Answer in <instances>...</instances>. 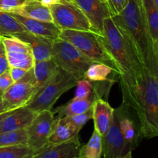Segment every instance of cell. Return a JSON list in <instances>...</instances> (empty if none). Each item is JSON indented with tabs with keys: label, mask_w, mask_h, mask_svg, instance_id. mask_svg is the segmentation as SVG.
<instances>
[{
	"label": "cell",
	"mask_w": 158,
	"mask_h": 158,
	"mask_svg": "<svg viewBox=\"0 0 158 158\" xmlns=\"http://www.w3.org/2000/svg\"><path fill=\"white\" fill-rule=\"evenodd\" d=\"M120 158H133L132 157V152H128L126 155H124L123 157H120Z\"/></svg>",
	"instance_id": "cell-40"
},
{
	"label": "cell",
	"mask_w": 158,
	"mask_h": 158,
	"mask_svg": "<svg viewBox=\"0 0 158 158\" xmlns=\"http://www.w3.org/2000/svg\"><path fill=\"white\" fill-rule=\"evenodd\" d=\"M12 36L17 37L29 46L35 61L52 58V49L54 42L52 40L34 35L28 31L19 32Z\"/></svg>",
	"instance_id": "cell-15"
},
{
	"label": "cell",
	"mask_w": 158,
	"mask_h": 158,
	"mask_svg": "<svg viewBox=\"0 0 158 158\" xmlns=\"http://www.w3.org/2000/svg\"><path fill=\"white\" fill-rule=\"evenodd\" d=\"M77 90L73 100H82L87 98L94 90V82L83 79L77 82Z\"/></svg>",
	"instance_id": "cell-29"
},
{
	"label": "cell",
	"mask_w": 158,
	"mask_h": 158,
	"mask_svg": "<svg viewBox=\"0 0 158 158\" xmlns=\"http://www.w3.org/2000/svg\"><path fill=\"white\" fill-rule=\"evenodd\" d=\"M40 150H41V149H40ZM40 150H39V151H35V152L32 153V154H29V155L26 156V157H23V158H36V156H37V154H38V153L40 152Z\"/></svg>",
	"instance_id": "cell-38"
},
{
	"label": "cell",
	"mask_w": 158,
	"mask_h": 158,
	"mask_svg": "<svg viewBox=\"0 0 158 158\" xmlns=\"http://www.w3.org/2000/svg\"><path fill=\"white\" fill-rule=\"evenodd\" d=\"M2 94H0V113L4 112V108H3V103H2Z\"/></svg>",
	"instance_id": "cell-39"
},
{
	"label": "cell",
	"mask_w": 158,
	"mask_h": 158,
	"mask_svg": "<svg viewBox=\"0 0 158 158\" xmlns=\"http://www.w3.org/2000/svg\"><path fill=\"white\" fill-rule=\"evenodd\" d=\"M11 12L26 18L53 23L50 9L44 6L40 0H25L23 4Z\"/></svg>",
	"instance_id": "cell-19"
},
{
	"label": "cell",
	"mask_w": 158,
	"mask_h": 158,
	"mask_svg": "<svg viewBox=\"0 0 158 158\" xmlns=\"http://www.w3.org/2000/svg\"><path fill=\"white\" fill-rule=\"evenodd\" d=\"M129 0H109V6L112 16L119 14L124 9Z\"/></svg>",
	"instance_id": "cell-33"
},
{
	"label": "cell",
	"mask_w": 158,
	"mask_h": 158,
	"mask_svg": "<svg viewBox=\"0 0 158 158\" xmlns=\"http://www.w3.org/2000/svg\"><path fill=\"white\" fill-rule=\"evenodd\" d=\"M157 42H158V39H157Z\"/></svg>",
	"instance_id": "cell-46"
},
{
	"label": "cell",
	"mask_w": 158,
	"mask_h": 158,
	"mask_svg": "<svg viewBox=\"0 0 158 158\" xmlns=\"http://www.w3.org/2000/svg\"><path fill=\"white\" fill-rule=\"evenodd\" d=\"M40 1H41V2L43 3L44 6H48V7H50V6H53V5L63 3L61 0H40Z\"/></svg>",
	"instance_id": "cell-36"
},
{
	"label": "cell",
	"mask_w": 158,
	"mask_h": 158,
	"mask_svg": "<svg viewBox=\"0 0 158 158\" xmlns=\"http://www.w3.org/2000/svg\"><path fill=\"white\" fill-rule=\"evenodd\" d=\"M63 3H73V0H61Z\"/></svg>",
	"instance_id": "cell-41"
},
{
	"label": "cell",
	"mask_w": 158,
	"mask_h": 158,
	"mask_svg": "<svg viewBox=\"0 0 158 158\" xmlns=\"http://www.w3.org/2000/svg\"><path fill=\"white\" fill-rule=\"evenodd\" d=\"M102 43L117 68L118 75L131 76L140 62L114 23L112 16L103 22Z\"/></svg>",
	"instance_id": "cell-3"
},
{
	"label": "cell",
	"mask_w": 158,
	"mask_h": 158,
	"mask_svg": "<svg viewBox=\"0 0 158 158\" xmlns=\"http://www.w3.org/2000/svg\"><path fill=\"white\" fill-rule=\"evenodd\" d=\"M13 83L14 80H12L9 69L0 74V94H3Z\"/></svg>",
	"instance_id": "cell-31"
},
{
	"label": "cell",
	"mask_w": 158,
	"mask_h": 158,
	"mask_svg": "<svg viewBox=\"0 0 158 158\" xmlns=\"http://www.w3.org/2000/svg\"><path fill=\"white\" fill-rule=\"evenodd\" d=\"M27 71L28 70H26V69H22V68H19V67L9 68V72H10V74L11 76H12V80H14V82L18 81V80H19L20 79L23 78Z\"/></svg>",
	"instance_id": "cell-35"
},
{
	"label": "cell",
	"mask_w": 158,
	"mask_h": 158,
	"mask_svg": "<svg viewBox=\"0 0 158 158\" xmlns=\"http://www.w3.org/2000/svg\"><path fill=\"white\" fill-rule=\"evenodd\" d=\"M37 91L36 80L32 68L26 72L23 78L14 82L13 84L3 93L2 97L4 110H13L26 106Z\"/></svg>",
	"instance_id": "cell-7"
},
{
	"label": "cell",
	"mask_w": 158,
	"mask_h": 158,
	"mask_svg": "<svg viewBox=\"0 0 158 158\" xmlns=\"http://www.w3.org/2000/svg\"><path fill=\"white\" fill-rule=\"evenodd\" d=\"M58 118L52 110L37 113L31 124L26 128L28 134L27 145L34 151H39L49 143V139L56 127Z\"/></svg>",
	"instance_id": "cell-10"
},
{
	"label": "cell",
	"mask_w": 158,
	"mask_h": 158,
	"mask_svg": "<svg viewBox=\"0 0 158 158\" xmlns=\"http://www.w3.org/2000/svg\"><path fill=\"white\" fill-rule=\"evenodd\" d=\"M154 2H155L156 6H157V7L158 8V0H154Z\"/></svg>",
	"instance_id": "cell-43"
},
{
	"label": "cell",
	"mask_w": 158,
	"mask_h": 158,
	"mask_svg": "<svg viewBox=\"0 0 158 158\" xmlns=\"http://www.w3.org/2000/svg\"><path fill=\"white\" fill-rule=\"evenodd\" d=\"M81 147L79 135L67 141L59 143H48L42 148L36 158H74L79 156Z\"/></svg>",
	"instance_id": "cell-14"
},
{
	"label": "cell",
	"mask_w": 158,
	"mask_h": 158,
	"mask_svg": "<svg viewBox=\"0 0 158 158\" xmlns=\"http://www.w3.org/2000/svg\"><path fill=\"white\" fill-rule=\"evenodd\" d=\"M103 1H104L105 2H106V4H107L108 6H109V0H103ZM109 7H110V6H109Z\"/></svg>",
	"instance_id": "cell-44"
},
{
	"label": "cell",
	"mask_w": 158,
	"mask_h": 158,
	"mask_svg": "<svg viewBox=\"0 0 158 158\" xmlns=\"http://www.w3.org/2000/svg\"><path fill=\"white\" fill-rule=\"evenodd\" d=\"M25 0H0V11L11 12L23 4Z\"/></svg>",
	"instance_id": "cell-32"
},
{
	"label": "cell",
	"mask_w": 158,
	"mask_h": 158,
	"mask_svg": "<svg viewBox=\"0 0 158 158\" xmlns=\"http://www.w3.org/2000/svg\"><path fill=\"white\" fill-rule=\"evenodd\" d=\"M26 31L24 26L11 12L0 11V37L12 36Z\"/></svg>",
	"instance_id": "cell-23"
},
{
	"label": "cell",
	"mask_w": 158,
	"mask_h": 158,
	"mask_svg": "<svg viewBox=\"0 0 158 158\" xmlns=\"http://www.w3.org/2000/svg\"><path fill=\"white\" fill-rule=\"evenodd\" d=\"M53 23L61 30L94 32L82 11L73 3H60L49 7Z\"/></svg>",
	"instance_id": "cell-9"
},
{
	"label": "cell",
	"mask_w": 158,
	"mask_h": 158,
	"mask_svg": "<svg viewBox=\"0 0 158 158\" xmlns=\"http://www.w3.org/2000/svg\"><path fill=\"white\" fill-rule=\"evenodd\" d=\"M27 143L28 134L26 129L0 133V147L27 145Z\"/></svg>",
	"instance_id": "cell-26"
},
{
	"label": "cell",
	"mask_w": 158,
	"mask_h": 158,
	"mask_svg": "<svg viewBox=\"0 0 158 158\" xmlns=\"http://www.w3.org/2000/svg\"><path fill=\"white\" fill-rule=\"evenodd\" d=\"M117 75L115 71L104 63H94L89 66L84 74V78L91 82L107 81L115 80L114 77Z\"/></svg>",
	"instance_id": "cell-22"
},
{
	"label": "cell",
	"mask_w": 158,
	"mask_h": 158,
	"mask_svg": "<svg viewBox=\"0 0 158 158\" xmlns=\"http://www.w3.org/2000/svg\"><path fill=\"white\" fill-rule=\"evenodd\" d=\"M9 68L10 66L8 61L6 49L0 40V74L6 72V70L9 69Z\"/></svg>",
	"instance_id": "cell-34"
},
{
	"label": "cell",
	"mask_w": 158,
	"mask_h": 158,
	"mask_svg": "<svg viewBox=\"0 0 158 158\" xmlns=\"http://www.w3.org/2000/svg\"><path fill=\"white\" fill-rule=\"evenodd\" d=\"M36 114L37 113L26 106L14 110L5 119L0 133L26 129L31 124Z\"/></svg>",
	"instance_id": "cell-18"
},
{
	"label": "cell",
	"mask_w": 158,
	"mask_h": 158,
	"mask_svg": "<svg viewBox=\"0 0 158 158\" xmlns=\"http://www.w3.org/2000/svg\"><path fill=\"white\" fill-rule=\"evenodd\" d=\"M116 82L117 80L94 82V90L87 98L82 99V100L72 99L65 104L52 109V113L58 119L63 117H70V116L83 114L91 109L96 100L98 99H104L107 100L108 94L110 90L111 86Z\"/></svg>",
	"instance_id": "cell-8"
},
{
	"label": "cell",
	"mask_w": 158,
	"mask_h": 158,
	"mask_svg": "<svg viewBox=\"0 0 158 158\" xmlns=\"http://www.w3.org/2000/svg\"><path fill=\"white\" fill-rule=\"evenodd\" d=\"M13 110H7V111H4V112L2 113H0V130H1V127L2 126V123L3 122H4L5 119H6V117H7V116Z\"/></svg>",
	"instance_id": "cell-37"
},
{
	"label": "cell",
	"mask_w": 158,
	"mask_h": 158,
	"mask_svg": "<svg viewBox=\"0 0 158 158\" xmlns=\"http://www.w3.org/2000/svg\"><path fill=\"white\" fill-rule=\"evenodd\" d=\"M92 110L94 130H96L101 137H103L112 123L114 109L106 100L98 99L93 105Z\"/></svg>",
	"instance_id": "cell-17"
},
{
	"label": "cell",
	"mask_w": 158,
	"mask_h": 158,
	"mask_svg": "<svg viewBox=\"0 0 158 158\" xmlns=\"http://www.w3.org/2000/svg\"><path fill=\"white\" fill-rule=\"evenodd\" d=\"M119 120L120 130L124 138L126 153L132 152L143 139L138 120L132 110L122 103L114 109Z\"/></svg>",
	"instance_id": "cell-11"
},
{
	"label": "cell",
	"mask_w": 158,
	"mask_h": 158,
	"mask_svg": "<svg viewBox=\"0 0 158 158\" xmlns=\"http://www.w3.org/2000/svg\"><path fill=\"white\" fill-rule=\"evenodd\" d=\"M123 103L135 114L142 137H158V42L152 38L146 56L131 76L118 75Z\"/></svg>",
	"instance_id": "cell-1"
},
{
	"label": "cell",
	"mask_w": 158,
	"mask_h": 158,
	"mask_svg": "<svg viewBox=\"0 0 158 158\" xmlns=\"http://www.w3.org/2000/svg\"><path fill=\"white\" fill-rule=\"evenodd\" d=\"M73 4L87 18L94 32L103 35L104 19L112 16L109 6L103 0H73Z\"/></svg>",
	"instance_id": "cell-12"
},
{
	"label": "cell",
	"mask_w": 158,
	"mask_h": 158,
	"mask_svg": "<svg viewBox=\"0 0 158 158\" xmlns=\"http://www.w3.org/2000/svg\"><path fill=\"white\" fill-rule=\"evenodd\" d=\"M80 131V129L69 121L68 117H61L58 120L55 129L49 137V143L54 144L67 141L75 136L79 135Z\"/></svg>",
	"instance_id": "cell-20"
},
{
	"label": "cell",
	"mask_w": 158,
	"mask_h": 158,
	"mask_svg": "<svg viewBox=\"0 0 158 158\" xmlns=\"http://www.w3.org/2000/svg\"><path fill=\"white\" fill-rule=\"evenodd\" d=\"M141 6L151 37L154 40H157L158 8L154 2V0H142Z\"/></svg>",
	"instance_id": "cell-24"
},
{
	"label": "cell",
	"mask_w": 158,
	"mask_h": 158,
	"mask_svg": "<svg viewBox=\"0 0 158 158\" xmlns=\"http://www.w3.org/2000/svg\"><path fill=\"white\" fill-rule=\"evenodd\" d=\"M102 156V137L96 130H94L89 141L80 147L78 157L80 158H101Z\"/></svg>",
	"instance_id": "cell-25"
},
{
	"label": "cell",
	"mask_w": 158,
	"mask_h": 158,
	"mask_svg": "<svg viewBox=\"0 0 158 158\" xmlns=\"http://www.w3.org/2000/svg\"><path fill=\"white\" fill-rule=\"evenodd\" d=\"M112 18L139 61H143L151 37L142 6L129 0L124 9Z\"/></svg>",
	"instance_id": "cell-2"
},
{
	"label": "cell",
	"mask_w": 158,
	"mask_h": 158,
	"mask_svg": "<svg viewBox=\"0 0 158 158\" xmlns=\"http://www.w3.org/2000/svg\"><path fill=\"white\" fill-rule=\"evenodd\" d=\"M10 67H19L26 70L33 67L35 60L32 52H6Z\"/></svg>",
	"instance_id": "cell-27"
},
{
	"label": "cell",
	"mask_w": 158,
	"mask_h": 158,
	"mask_svg": "<svg viewBox=\"0 0 158 158\" xmlns=\"http://www.w3.org/2000/svg\"><path fill=\"white\" fill-rule=\"evenodd\" d=\"M74 158H80V157H74Z\"/></svg>",
	"instance_id": "cell-45"
},
{
	"label": "cell",
	"mask_w": 158,
	"mask_h": 158,
	"mask_svg": "<svg viewBox=\"0 0 158 158\" xmlns=\"http://www.w3.org/2000/svg\"><path fill=\"white\" fill-rule=\"evenodd\" d=\"M58 66L52 58L35 61L32 69L38 90L52 78Z\"/></svg>",
	"instance_id": "cell-21"
},
{
	"label": "cell",
	"mask_w": 158,
	"mask_h": 158,
	"mask_svg": "<svg viewBox=\"0 0 158 158\" xmlns=\"http://www.w3.org/2000/svg\"><path fill=\"white\" fill-rule=\"evenodd\" d=\"M60 39L68 42L94 63L110 66L118 75L117 68L102 43L101 35L94 32L61 30Z\"/></svg>",
	"instance_id": "cell-5"
},
{
	"label": "cell",
	"mask_w": 158,
	"mask_h": 158,
	"mask_svg": "<svg viewBox=\"0 0 158 158\" xmlns=\"http://www.w3.org/2000/svg\"><path fill=\"white\" fill-rule=\"evenodd\" d=\"M35 151L28 145L0 147V158H23Z\"/></svg>",
	"instance_id": "cell-28"
},
{
	"label": "cell",
	"mask_w": 158,
	"mask_h": 158,
	"mask_svg": "<svg viewBox=\"0 0 158 158\" xmlns=\"http://www.w3.org/2000/svg\"><path fill=\"white\" fill-rule=\"evenodd\" d=\"M12 14L24 26L26 31L34 35H40V36L52 40V41L57 40L60 37L61 29L54 23L40 21V20L26 18V17L22 16L17 14Z\"/></svg>",
	"instance_id": "cell-16"
},
{
	"label": "cell",
	"mask_w": 158,
	"mask_h": 158,
	"mask_svg": "<svg viewBox=\"0 0 158 158\" xmlns=\"http://www.w3.org/2000/svg\"><path fill=\"white\" fill-rule=\"evenodd\" d=\"M102 146L103 158H120L127 154L124 138L115 112L109 130L102 137Z\"/></svg>",
	"instance_id": "cell-13"
},
{
	"label": "cell",
	"mask_w": 158,
	"mask_h": 158,
	"mask_svg": "<svg viewBox=\"0 0 158 158\" xmlns=\"http://www.w3.org/2000/svg\"><path fill=\"white\" fill-rule=\"evenodd\" d=\"M78 80L69 73L57 68L52 78L43 85L26 106L35 113L52 110L60 97L77 86Z\"/></svg>",
	"instance_id": "cell-4"
},
{
	"label": "cell",
	"mask_w": 158,
	"mask_h": 158,
	"mask_svg": "<svg viewBox=\"0 0 158 158\" xmlns=\"http://www.w3.org/2000/svg\"><path fill=\"white\" fill-rule=\"evenodd\" d=\"M134 2H135L136 3H137V4H138L139 6H141V4H142V0H134Z\"/></svg>",
	"instance_id": "cell-42"
},
{
	"label": "cell",
	"mask_w": 158,
	"mask_h": 158,
	"mask_svg": "<svg viewBox=\"0 0 158 158\" xmlns=\"http://www.w3.org/2000/svg\"><path fill=\"white\" fill-rule=\"evenodd\" d=\"M52 59L58 67L72 74L78 81L84 78L86 71L94 63L75 46L60 38L53 42Z\"/></svg>",
	"instance_id": "cell-6"
},
{
	"label": "cell",
	"mask_w": 158,
	"mask_h": 158,
	"mask_svg": "<svg viewBox=\"0 0 158 158\" xmlns=\"http://www.w3.org/2000/svg\"><path fill=\"white\" fill-rule=\"evenodd\" d=\"M92 117L93 110L92 108H91L89 110L86 111V112L83 113V114L68 117V119H69V121H70L74 126L77 127L78 129H80V131H81V129L83 127V126H84L89 120L92 119Z\"/></svg>",
	"instance_id": "cell-30"
}]
</instances>
